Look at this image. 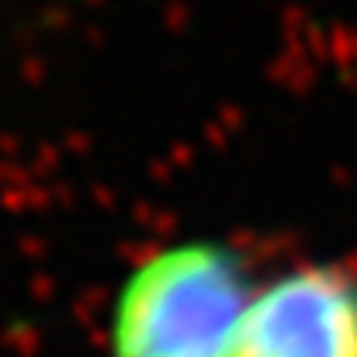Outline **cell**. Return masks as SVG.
I'll return each mask as SVG.
<instances>
[{
	"mask_svg": "<svg viewBox=\"0 0 357 357\" xmlns=\"http://www.w3.org/2000/svg\"><path fill=\"white\" fill-rule=\"evenodd\" d=\"M257 291L236 253L184 243L146 257L112 312V357H236Z\"/></svg>",
	"mask_w": 357,
	"mask_h": 357,
	"instance_id": "1",
	"label": "cell"
},
{
	"mask_svg": "<svg viewBox=\"0 0 357 357\" xmlns=\"http://www.w3.org/2000/svg\"><path fill=\"white\" fill-rule=\"evenodd\" d=\"M236 357H357V278L298 267L257 284Z\"/></svg>",
	"mask_w": 357,
	"mask_h": 357,
	"instance_id": "2",
	"label": "cell"
}]
</instances>
